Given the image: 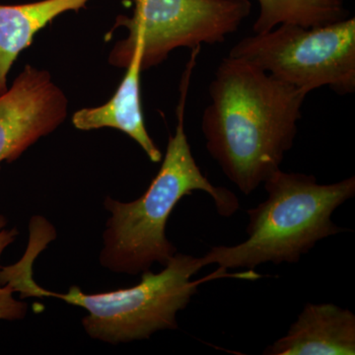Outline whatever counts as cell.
<instances>
[{
    "label": "cell",
    "instance_id": "6da1fadb",
    "mask_svg": "<svg viewBox=\"0 0 355 355\" xmlns=\"http://www.w3.org/2000/svg\"><path fill=\"white\" fill-rule=\"evenodd\" d=\"M202 114L207 148L226 177L249 196L280 169L293 146L307 93L241 58H225Z\"/></svg>",
    "mask_w": 355,
    "mask_h": 355
},
{
    "label": "cell",
    "instance_id": "7a4b0ae2",
    "mask_svg": "<svg viewBox=\"0 0 355 355\" xmlns=\"http://www.w3.org/2000/svg\"><path fill=\"white\" fill-rule=\"evenodd\" d=\"M198 50L191 51L180 86L177 127L169 137L162 166L146 193L130 202L107 198L104 205L111 214L103 234L101 265L114 272L139 275L154 263L165 266L177 249L166 237V225L173 209L186 196L203 191L214 198L217 212L230 217L239 209L232 191L214 187L203 176L184 132V111Z\"/></svg>",
    "mask_w": 355,
    "mask_h": 355
},
{
    "label": "cell",
    "instance_id": "3957f363",
    "mask_svg": "<svg viewBox=\"0 0 355 355\" xmlns=\"http://www.w3.org/2000/svg\"><path fill=\"white\" fill-rule=\"evenodd\" d=\"M39 252L27 248L24 256L14 265L1 266L0 284H8L21 297H55L88 312L83 319L87 335L95 340L125 343L146 340L158 331L178 328L177 314L190 303L202 282L237 277L246 279V272L230 275L218 270L202 279L193 280L205 266L202 259L175 254L160 272H142L137 286L103 293L86 294L71 286L67 293L46 291L33 279V266Z\"/></svg>",
    "mask_w": 355,
    "mask_h": 355
},
{
    "label": "cell",
    "instance_id": "277c9868",
    "mask_svg": "<svg viewBox=\"0 0 355 355\" xmlns=\"http://www.w3.org/2000/svg\"><path fill=\"white\" fill-rule=\"evenodd\" d=\"M263 184L268 198L247 211L248 239L235 246L211 248L200 258L203 266L254 270L266 263H295L318 242L345 231L331 216L354 197V177L321 184L312 175L279 169Z\"/></svg>",
    "mask_w": 355,
    "mask_h": 355
},
{
    "label": "cell",
    "instance_id": "5b68a950",
    "mask_svg": "<svg viewBox=\"0 0 355 355\" xmlns=\"http://www.w3.org/2000/svg\"><path fill=\"white\" fill-rule=\"evenodd\" d=\"M229 57L251 62L307 94L324 86L340 95L352 94L355 91V19L313 28L286 23L240 40Z\"/></svg>",
    "mask_w": 355,
    "mask_h": 355
},
{
    "label": "cell",
    "instance_id": "8992f818",
    "mask_svg": "<svg viewBox=\"0 0 355 355\" xmlns=\"http://www.w3.org/2000/svg\"><path fill=\"white\" fill-rule=\"evenodd\" d=\"M132 17L120 16L116 26L127 28L110 53L111 64L125 67L139 58L141 69L164 62L178 48L225 42L251 13L249 0H133Z\"/></svg>",
    "mask_w": 355,
    "mask_h": 355
},
{
    "label": "cell",
    "instance_id": "52a82bcc",
    "mask_svg": "<svg viewBox=\"0 0 355 355\" xmlns=\"http://www.w3.org/2000/svg\"><path fill=\"white\" fill-rule=\"evenodd\" d=\"M67 98L46 70L27 65L0 95V164L12 162L67 118Z\"/></svg>",
    "mask_w": 355,
    "mask_h": 355
},
{
    "label": "cell",
    "instance_id": "ba28073f",
    "mask_svg": "<svg viewBox=\"0 0 355 355\" xmlns=\"http://www.w3.org/2000/svg\"><path fill=\"white\" fill-rule=\"evenodd\" d=\"M265 355H354L355 316L331 303L305 306L286 336Z\"/></svg>",
    "mask_w": 355,
    "mask_h": 355
},
{
    "label": "cell",
    "instance_id": "9c48e42d",
    "mask_svg": "<svg viewBox=\"0 0 355 355\" xmlns=\"http://www.w3.org/2000/svg\"><path fill=\"white\" fill-rule=\"evenodd\" d=\"M139 58H132L123 81L113 98L95 108L77 111L72 116L74 127L81 130L112 128L128 135L154 163L162 160V153L147 132L140 102V72Z\"/></svg>",
    "mask_w": 355,
    "mask_h": 355
},
{
    "label": "cell",
    "instance_id": "30bf717a",
    "mask_svg": "<svg viewBox=\"0 0 355 355\" xmlns=\"http://www.w3.org/2000/svg\"><path fill=\"white\" fill-rule=\"evenodd\" d=\"M90 0H41L18 6H0V95L7 76L21 51L44 26L60 14L83 8Z\"/></svg>",
    "mask_w": 355,
    "mask_h": 355
},
{
    "label": "cell",
    "instance_id": "8fae6325",
    "mask_svg": "<svg viewBox=\"0 0 355 355\" xmlns=\"http://www.w3.org/2000/svg\"><path fill=\"white\" fill-rule=\"evenodd\" d=\"M260 16L254 32L261 34L279 25L296 24L305 28L322 27L347 19L345 0H259Z\"/></svg>",
    "mask_w": 355,
    "mask_h": 355
},
{
    "label": "cell",
    "instance_id": "7c38bea8",
    "mask_svg": "<svg viewBox=\"0 0 355 355\" xmlns=\"http://www.w3.org/2000/svg\"><path fill=\"white\" fill-rule=\"evenodd\" d=\"M14 293L8 284H0V320L17 321L24 319L27 315V304L14 298Z\"/></svg>",
    "mask_w": 355,
    "mask_h": 355
},
{
    "label": "cell",
    "instance_id": "4fadbf2b",
    "mask_svg": "<svg viewBox=\"0 0 355 355\" xmlns=\"http://www.w3.org/2000/svg\"><path fill=\"white\" fill-rule=\"evenodd\" d=\"M6 224V217L0 216V258H1L4 250L15 241L16 236L18 235L17 229H7ZM0 268H1V266H0Z\"/></svg>",
    "mask_w": 355,
    "mask_h": 355
}]
</instances>
